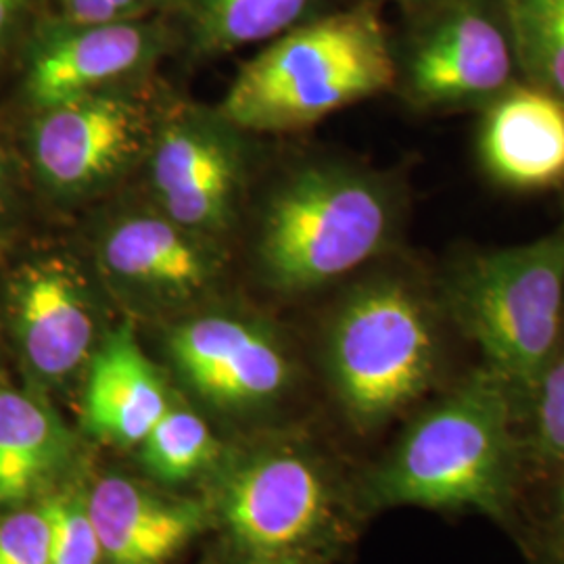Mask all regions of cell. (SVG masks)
<instances>
[{"mask_svg": "<svg viewBox=\"0 0 564 564\" xmlns=\"http://www.w3.org/2000/svg\"><path fill=\"white\" fill-rule=\"evenodd\" d=\"M0 564H51V523L42 500L0 510Z\"/></svg>", "mask_w": 564, "mask_h": 564, "instance_id": "23", "label": "cell"}, {"mask_svg": "<svg viewBox=\"0 0 564 564\" xmlns=\"http://www.w3.org/2000/svg\"><path fill=\"white\" fill-rule=\"evenodd\" d=\"M72 452L74 437L51 403L0 383V510L53 489Z\"/></svg>", "mask_w": 564, "mask_h": 564, "instance_id": "17", "label": "cell"}, {"mask_svg": "<svg viewBox=\"0 0 564 564\" xmlns=\"http://www.w3.org/2000/svg\"><path fill=\"white\" fill-rule=\"evenodd\" d=\"M510 23L531 84L564 99V0H510Z\"/></svg>", "mask_w": 564, "mask_h": 564, "instance_id": "20", "label": "cell"}, {"mask_svg": "<svg viewBox=\"0 0 564 564\" xmlns=\"http://www.w3.org/2000/svg\"><path fill=\"white\" fill-rule=\"evenodd\" d=\"M153 46V36L128 20L78 25L36 53L25 80L28 97L46 109L118 86L151 59Z\"/></svg>", "mask_w": 564, "mask_h": 564, "instance_id": "16", "label": "cell"}, {"mask_svg": "<svg viewBox=\"0 0 564 564\" xmlns=\"http://www.w3.org/2000/svg\"><path fill=\"white\" fill-rule=\"evenodd\" d=\"M88 510L105 564H165L205 524L197 502L162 496L121 475L88 487Z\"/></svg>", "mask_w": 564, "mask_h": 564, "instance_id": "15", "label": "cell"}, {"mask_svg": "<svg viewBox=\"0 0 564 564\" xmlns=\"http://www.w3.org/2000/svg\"><path fill=\"white\" fill-rule=\"evenodd\" d=\"M514 59L496 21L479 9H458L416 46L408 72L410 93L431 107L494 101L512 84Z\"/></svg>", "mask_w": 564, "mask_h": 564, "instance_id": "12", "label": "cell"}, {"mask_svg": "<svg viewBox=\"0 0 564 564\" xmlns=\"http://www.w3.org/2000/svg\"><path fill=\"white\" fill-rule=\"evenodd\" d=\"M170 389L147 358L132 323L105 333L84 370L82 424L102 444H141L170 408Z\"/></svg>", "mask_w": 564, "mask_h": 564, "instance_id": "14", "label": "cell"}, {"mask_svg": "<svg viewBox=\"0 0 564 564\" xmlns=\"http://www.w3.org/2000/svg\"><path fill=\"white\" fill-rule=\"evenodd\" d=\"M333 496L323 468L297 449H274L232 470L220 517L253 556L302 552L330 521Z\"/></svg>", "mask_w": 564, "mask_h": 564, "instance_id": "9", "label": "cell"}, {"mask_svg": "<svg viewBox=\"0 0 564 564\" xmlns=\"http://www.w3.org/2000/svg\"><path fill=\"white\" fill-rule=\"evenodd\" d=\"M485 174L512 191L564 182V99L535 84H510L487 102L479 128Z\"/></svg>", "mask_w": 564, "mask_h": 564, "instance_id": "13", "label": "cell"}, {"mask_svg": "<svg viewBox=\"0 0 564 564\" xmlns=\"http://www.w3.org/2000/svg\"><path fill=\"white\" fill-rule=\"evenodd\" d=\"M9 328L30 379L57 389L82 375L99 337L93 286L80 265L63 253L21 262L4 291Z\"/></svg>", "mask_w": 564, "mask_h": 564, "instance_id": "7", "label": "cell"}, {"mask_svg": "<svg viewBox=\"0 0 564 564\" xmlns=\"http://www.w3.org/2000/svg\"><path fill=\"white\" fill-rule=\"evenodd\" d=\"M563 184H564V182H563Z\"/></svg>", "mask_w": 564, "mask_h": 564, "instance_id": "30", "label": "cell"}, {"mask_svg": "<svg viewBox=\"0 0 564 564\" xmlns=\"http://www.w3.org/2000/svg\"><path fill=\"white\" fill-rule=\"evenodd\" d=\"M7 195H9V170H7V163H4V155L0 151V212L4 207Z\"/></svg>", "mask_w": 564, "mask_h": 564, "instance_id": "28", "label": "cell"}, {"mask_svg": "<svg viewBox=\"0 0 564 564\" xmlns=\"http://www.w3.org/2000/svg\"><path fill=\"white\" fill-rule=\"evenodd\" d=\"M220 116L182 111L163 121L147 155L158 209L186 230L218 241L237 216L242 153Z\"/></svg>", "mask_w": 564, "mask_h": 564, "instance_id": "8", "label": "cell"}, {"mask_svg": "<svg viewBox=\"0 0 564 564\" xmlns=\"http://www.w3.org/2000/svg\"><path fill=\"white\" fill-rule=\"evenodd\" d=\"M0 383H2V377H0Z\"/></svg>", "mask_w": 564, "mask_h": 564, "instance_id": "29", "label": "cell"}, {"mask_svg": "<svg viewBox=\"0 0 564 564\" xmlns=\"http://www.w3.org/2000/svg\"><path fill=\"white\" fill-rule=\"evenodd\" d=\"M151 2L153 0H63L69 20L76 25L126 21Z\"/></svg>", "mask_w": 564, "mask_h": 564, "instance_id": "24", "label": "cell"}, {"mask_svg": "<svg viewBox=\"0 0 564 564\" xmlns=\"http://www.w3.org/2000/svg\"><path fill=\"white\" fill-rule=\"evenodd\" d=\"M326 364L351 423L375 429L391 421L435 381L440 339L431 305L400 279L360 284L330 323Z\"/></svg>", "mask_w": 564, "mask_h": 564, "instance_id": "5", "label": "cell"}, {"mask_svg": "<svg viewBox=\"0 0 564 564\" xmlns=\"http://www.w3.org/2000/svg\"><path fill=\"white\" fill-rule=\"evenodd\" d=\"M20 2L21 0H0V44L15 21V15L20 11Z\"/></svg>", "mask_w": 564, "mask_h": 564, "instance_id": "25", "label": "cell"}, {"mask_svg": "<svg viewBox=\"0 0 564 564\" xmlns=\"http://www.w3.org/2000/svg\"><path fill=\"white\" fill-rule=\"evenodd\" d=\"M249 564H310L303 552H284V554H268V556H253Z\"/></svg>", "mask_w": 564, "mask_h": 564, "instance_id": "26", "label": "cell"}, {"mask_svg": "<svg viewBox=\"0 0 564 564\" xmlns=\"http://www.w3.org/2000/svg\"><path fill=\"white\" fill-rule=\"evenodd\" d=\"M310 0H195L197 39L205 51L228 53L279 39L307 11Z\"/></svg>", "mask_w": 564, "mask_h": 564, "instance_id": "18", "label": "cell"}, {"mask_svg": "<svg viewBox=\"0 0 564 564\" xmlns=\"http://www.w3.org/2000/svg\"><path fill=\"white\" fill-rule=\"evenodd\" d=\"M160 123L118 86L41 109L30 151L42 184L65 199L95 197L147 160Z\"/></svg>", "mask_w": 564, "mask_h": 564, "instance_id": "6", "label": "cell"}, {"mask_svg": "<svg viewBox=\"0 0 564 564\" xmlns=\"http://www.w3.org/2000/svg\"><path fill=\"white\" fill-rule=\"evenodd\" d=\"M393 226V197L379 178L343 165H307L263 207L260 274L282 293L318 289L379 256Z\"/></svg>", "mask_w": 564, "mask_h": 564, "instance_id": "3", "label": "cell"}, {"mask_svg": "<svg viewBox=\"0 0 564 564\" xmlns=\"http://www.w3.org/2000/svg\"><path fill=\"white\" fill-rule=\"evenodd\" d=\"M552 514H554V521H556L558 529H561V533L564 535V470L561 473V481H558V485H556V491H554Z\"/></svg>", "mask_w": 564, "mask_h": 564, "instance_id": "27", "label": "cell"}, {"mask_svg": "<svg viewBox=\"0 0 564 564\" xmlns=\"http://www.w3.org/2000/svg\"><path fill=\"white\" fill-rule=\"evenodd\" d=\"M167 354L191 389L226 410L274 402L293 379L281 341L239 316L205 314L182 321L167 335Z\"/></svg>", "mask_w": 564, "mask_h": 564, "instance_id": "11", "label": "cell"}, {"mask_svg": "<svg viewBox=\"0 0 564 564\" xmlns=\"http://www.w3.org/2000/svg\"><path fill=\"white\" fill-rule=\"evenodd\" d=\"M218 449L212 426L191 408L172 402L139 444V458L151 477L174 485L197 477Z\"/></svg>", "mask_w": 564, "mask_h": 564, "instance_id": "19", "label": "cell"}, {"mask_svg": "<svg viewBox=\"0 0 564 564\" xmlns=\"http://www.w3.org/2000/svg\"><path fill=\"white\" fill-rule=\"evenodd\" d=\"M393 80L381 21L356 9L293 28L245 63L218 116L242 132L300 130Z\"/></svg>", "mask_w": 564, "mask_h": 564, "instance_id": "2", "label": "cell"}, {"mask_svg": "<svg viewBox=\"0 0 564 564\" xmlns=\"http://www.w3.org/2000/svg\"><path fill=\"white\" fill-rule=\"evenodd\" d=\"M517 400L487 366L405 429L368 481L375 508L475 510L505 519L517 481Z\"/></svg>", "mask_w": 564, "mask_h": 564, "instance_id": "1", "label": "cell"}, {"mask_svg": "<svg viewBox=\"0 0 564 564\" xmlns=\"http://www.w3.org/2000/svg\"><path fill=\"white\" fill-rule=\"evenodd\" d=\"M42 502L51 523V564H105L86 485L53 487Z\"/></svg>", "mask_w": 564, "mask_h": 564, "instance_id": "21", "label": "cell"}, {"mask_svg": "<svg viewBox=\"0 0 564 564\" xmlns=\"http://www.w3.org/2000/svg\"><path fill=\"white\" fill-rule=\"evenodd\" d=\"M445 297L485 366L510 387L517 405H527L564 339V230L466 258L452 270Z\"/></svg>", "mask_w": 564, "mask_h": 564, "instance_id": "4", "label": "cell"}, {"mask_svg": "<svg viewBox=\"0 0 564 564\" xmlns=\"http://www.w3.org/2000/svg\"><path fill=\"white\" fill-rule=\"evenodd\" d=\"M531 414L529 449L540 463L564 470V339L545 364L527 405Z\"/></svg>", "mask_w": 564, "mask_h": 564, "instance_id": "22", "label": "cell"}, {"mask_svg": "<svg viewBox=\"0 0 564 564\" xmlns=\"http://www.w3.org/2000/svg\"><path fill=\"white\" fill-rule=\"evenodd\" d=\"M216 242L155 209L109 220L95 251L105 279L123 295L151 305H182L209 293L220 279L224 256Z\"/></svg>", "mask_w": 564, "mask_h": 564, "instance_id": "10", "label": "cell"}]
</instances>
